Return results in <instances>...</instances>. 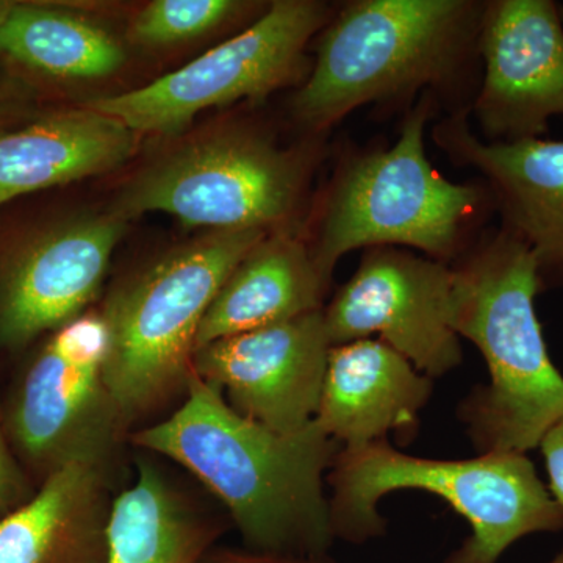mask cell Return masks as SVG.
Masks as SVG:
<instances>
[{"instance_id": "cell-8", "label": "cell", "mask_w": 563, "mask_h": 563, "mask_svg": "<svg viewBox=\"0 0 563 563\" xmlns=\"http://www.w3.org/2000/svg\"><path fill=\"white\" fill-rule=\"evenodd\" d=\"M335 9L317 0H277L250 27L201 57L136 90L107 96L90 109L143 135H174L202 111L258 101L309 77L307 46Z\"/></svg>"}, {"instance_id": "cell-21", "label": "cell", "mask_w": 563, "mask_h": 563, "mask_svg": "<svg viewBox=\"0 0 563 563\" xmlns=\"http://www.w3.org/2000/svg\"><path fill=\"white\" fill-rule=\"evenodd\" d=\"M246 7L233 0H155L136 14L131 36L143 46H169L213 31Z\"/></svg>"}, {"instance_id": "cell-6", "label": "cell", "mask_w": 563, "mask_h": 563, "mask_svg": "<svg viewBox=\"0 0 563 563\" xmlns=\"http://www.w3.org/2000/svg\"><path fill=\"white\" fill-rule=\"evenodd\" d=\"M272 232L213 231L121 282L101 312L109 332L106 383L131 426L185 393L207 310L244 255Z\"/></svg>"}, {"instance_id": "cell-11", "label": "cell", "mask_w": 563, "mask_h": 563, "mask_svg": "<svg viewBox=\"0 0 563 563\" xmlns=\"http://www.w3.org/2000/svg\"><path fill=\"white\" fill-rule=\"evenodd\" d=\"M470 120L487 143L543 139L563 117V21L553 0L485 2Z\"/></svg>"}, {"instance_id": "cell-16", "label": "cell", "mask_w": 563, "mask_h": 563, "mask_svg": "<svg viewBox=\"0 0 563 563\" xmlns=\"http://www.w3.org/2000/svg\"><path fill=\"white\" fill-rule=\"evenodd\" d=\"M109 468L70 462L0 518V563H106L113 499Z\"/></svg>"}, {"instance_id": "cell-10", "label": "cell", "mask_w": 563, "mask_h": 563, "mask_svg": "<svg viewBox=\"0 0 563 563\" xmlns=\"http://www.w3.org/2000/svg\"><path fill=\"white\" fill-rule=\"evenodd\" d=\"M451 265L406 247L363 250L350 280L322 309L332 346L377 335L435 379L463 361L451 324Z\"/></svg>"}, {"instance_id": "cell-13", "label": "cell", "mask_w": 563, "mask_h": 563, "mask_svg": "<svg viewBox=\"0 0 563 563\" xmlns=\"http://www.w3.org/2000/svg\"><path fill=\"white\" fill-rule=\"evenodd\" d=\"M114 214L57 222L25 240L0 269V343L24 346L84 314L125 231Z\"/></svg>"}, {"instance_id": "cell-5", "label": "cell", "mask_w": 563, "mask_h": 563, "mask_svg": "<svg viewBox=\"0 0 563 563\" xmlns=\"http://www.w3.org/2000/svg\"><path fill=\"white\" fill-rule=\"evenodd\" d=\"M325 481L333 537L355 544L384 536L387 521L377 506L393 492H428L451 504L472 536L444 563H496L517 540L563 529V507L526 454L433 461L393 450L384 440L342 448Z\"/></svg>"}, {"instance_id": "cell-20", "label": "cell", "mask_w": 563, "mask_h": 563, "mask_svg": "<svg viewBox=\"0 0 563 563\" xmlns=\"http://www.w3.org/2000/svg\"><path fill=\"white\" fill-rule=\"evenodd\" d=\"M0 57L52 79L90 80L117 73L125 52L110 32L79 14L0 0Z\"/></svg>"}, {"instance_id": "cell-26", "label": "cell", "mask_w": 563, "mask_h": 563, "mask_svg": "<svg viewBox=\"0 0 563 563\" xmlns=\"http://www.w3.org/2000/svg\"><path fill=\"white\" fill-rule=\"evenodd\" d=\"M561 14H562V21H563V5H561Z\"/></svg>"}, {"instance_id": "cell-17", "label": "cell", "mask_w": 563, "mask_h": 563, "mask_svg": "<svg viewBox=\"0 0 563 563\" xmlns=\"http://www.w3.org/2000/svg\"><path fill=\"white\" fill-rule=\"evenodd\" d=\"M136 147V133L90 107L54 111L0 131V207L29 192L113 172Z\"/></svg>"}, {"instance_id": "cell-4", "label": "cell", "mask_w": 563, "mask_h": 563, "mask_svg": "<svg viewBox=\"0 0 563 563\" xmlns=\"http://www.w3.org/2000/svg\"><path fill=\"white\" fill-rule=\"evenodd\" d=\"M440 107L435 96L422 95L390 147L350 151L336 165L309 244L329 284L347 252L368 247H406L451 265L468 250L477 224L495 211L483 180L455 184L429 161L426 129Z\"/></svg>"}, {"instance_id": "cell-7", "label": "cell", "mask_w": 563, "mask_h": 563, "mask_svg": "<svg viewBox=\"0 0 563 563\" xmlns=\"http://www.w3.org/2000/svg\"><path fill=\"white\" fill-rule=\"evenodd\" d=\"M309 165L263 132L224 129L152 163L124 188L113 213L129 221L152 211L213 231H296Z\"/></svg>"}, {"instance_id": "cell-2", "label": "cell", "mask_w": 563, "mask_h": 563, "mask_svg": "<svg viewBox=\"0 0 563 563\" xmlns=\"http://www.w3.org/2000/svg\"><path fill=\"white\" fill-rule=\"evenodd\" d=\"M479 0H354L320 32L309 77L292 96L296 122L312 135L376 103L409 106L422 95L472 107L479 68Z\"/></svg>"}, {"instance_id": "cell-12", "label": "cell", "mask_w": 563, "mask_h": 563, "mask_svg": "<svg viewBox=\"0 0 563 563\" xmlns=\"http://www.w3.org/2000/svg\"><path fill=\"white\" fill-rule=\"evenodd\" d=\"M331 350L317 310L206 344L192 355V372L243 417L295 433L317 417Z\"/></svg>"}, {"instance_id": "cell-22", "label": "cell", "mask_w": 563, "mask_h": 563, "mask_svg": "<svg viewBox=\"0 0 563 563\" xmlns=\"http://www.w3.org/2000/svg\"><path fill=\"white\" fill-rule=\"evenodd\" d=\"M202 563H336L331 555H280L257 553V551L235 550V548H213Z\"/></svg>"}, {"instance_id": "cell-18", "label": "cell", "mask_w": 563, "mask_h": 563, "mask_svg": "<svg viewBox=\"0 0 563 563\" xmlns=\"http://www.w3.org/2000/svg\"><path fill=\"white\" fill-rule=\"evenodd\" d=\"M329 284L298 231L272 232L255 244L214 296L196 350L324 309Z\"/></svg>"}, {"instance_id": "cell-1", "label": "cell", "mask_w": 563, "mask_h": 563, "mask_svg": "<svg viewBox=\"0 0 563 563\" xmlns=\"http://www.w3.org/2000/svg\"><path fill=\"white\" fill-rule=\"evenodd\" d=\"M184 395L172 417L133 433V443L195 474L228 507L246 550L328 554L335 537L325 472L342 444L314 420L299 432H274L236 412L195 372Z\"/></svg>"}, {"instance_id": "cell-23", "label": "cell", "mask_w": 563, "mask_h": 563, "mask_svg": "<svg viewBox=\"0 0 563 563\" xmlns=\"http://www.w3.org/2000/svg\"><path fill=\"white\" fill-rule=\"evenodd\" d=\"M550 476V492L563 507V415L554 422L539 444Z\"/></svg>"}, {"instance_id": "cell-3", "label": "cell", "mask_w": 563, "mask_h": 563, "mask_svg": "<svg viewBox=\"0 0 563 563\" xmlns=\"http://www.w3.org/2000/svg\"><path fill=\"white\" fill-rule=\"evenodd\" d=\"M451 324L487 363L490 383L474 388L459 418L477 453L526 454L563 415V376L544 343L537 263L517 236L485 229L451 263Z\"/></svg>"}, {"instance_id": "cell-15", "label": "cell", "mask_w": 563, "mask_h": 563, "mask_svg": "<svg viewBox=\"0 0 563 563\" xmlns=\"http://www.w3.org/2000/svg\"><path fill=\"white\" fill-rule=\"evenodd\" d=\"M432 383L383 340L332 346L314 422L347 450L413 432Z\"/></svg>"}, {"instance_id": "cell-24", "label": "cell", "mask_w": 563, "mask_h": 563, "mask_svg": "<svg viewBox=\"0 0 563 563\" xmlns=\"http://www.w3.org/2000/svg\"><path fill=\"white\" fill-rule=\"evenodd\" d=\"M21 492L20 470L14 465L7 444L3 442L2 432H0V512L13 506L20 498Z\"/></svg>"}, {"instance_id": "cell-9", "label": "cell", "mask_w": 563, "mask_h": 563, "mask_svg": "<svg viewBox=\"0 0 563 563\" xmlns=\"http://www.w3.org/2000/svg\"><path fill=\"white\" fill-rule=\"evenodd\" d=\"M107 351L102 314L84 313L55 331L22 380L11 429L46 476L70 462L110 470L129 426L106 383Z\"/></svg>"}, {"instance_id": "cell-19", "label": "cell", "mask_w": 563, "mask_h": 563, "mask_svg": "<svg viewBox=\"0 0 563 563\" xmlns=\"http://www.w3.org/2000/svg\"><path fill=\"white\" fill-rule=\"evenodd\" d=\"M220 536L157 466L141 463L135 483L113 499L106 563H202Z\"/></svg>"}, {"instance_id": "cell-25", "label": "cell", "mask_w": 563, "mask_h": 563, "mask_svg": "<svg viewBox=\"0 0 563 563\" xmlns=\"http://www.w3.org/2000/svg\"><path fill=\"white\" fill-rule=\"evenodd\" d=\"M550 563H563V551L558 555V558L554 559V561H551Z\"/></svg>"}, {"instance_id": "cell-14", "label": "cell", "mask_w": 563, "mask_h": 563, "mask_svg": "<svg viewBox=\"0 0 563 563\" xmlns=\"http://www.w3.org/2000/svg\"><path fill=\"white\" fill-rule=\"evenodd\" d=\"M431 136L484 181L501 228L531 251L542 291L563 287V140L487 143L473 131L470 109L433 122Z\"/></svg>"}]
</instances>
